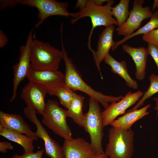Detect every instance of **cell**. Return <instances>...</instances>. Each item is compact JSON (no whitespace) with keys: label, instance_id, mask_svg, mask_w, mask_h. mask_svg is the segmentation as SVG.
Returning <instances> with one entry per match:
<instances>
[{"label":"cell","instance_id":"cell-1","mask_svg":"<svg viewBox=\"0 0 158 158\" xmlns=\"http://www.w3.org/2000/svg\"><path fill=\"white\" fill-rule=\"evenodd\" d=\"M62 37H61V50L63 54L62 59L65 66L63 84L73 91L78 90L86 93L90 97L93 98L100 103L105 109L109 107V103L119 101L123 97L121 95L117 97L108 96L95 90L83 80L71 59L68 56L64 48Z\"/></svg>","mask_w":158,"mask_h":158},{"label":"cell","instance_id":"cell-2","mask_svg":"<svg viewBox=\"0 0 158 158\" xmlns=\"http://www.w3.org/2000/svg\"><path fill=\"white\" fill-rule=\"evenodd\" d=\"M114 3V0H108L105 5H100L96 4L94 0H85L84 6L76 12V18L71 19L70 22L73 24L83 18L88 17L90 18L92 27L88 38L87 46L91 51L93 49L91 46V40L96 28L101 26L105 28L112 25L118 26V22L113 17L111 11Z\"/></svg>","mask_w":158,"mask_h":158},{"label":"cell","instance_id":"cell-3","mask_svg":"<svg viewBox=\"0 0 158 158\" xmlns=\"http://www.w3.org/2000/svg\"><path fill=\"white\" fill-rule=\"evenodd\" d=\"M63 56L61 50L34 38L30 51L31 69L58 70Z\"/></svg>","mask_w":158,"mask_h":158},{"label":"cell","instance_id":"cell-4","mask_svg":"<svg viewBox=\"0 0 158 158\" xmlns=\"http://www.w3.org/2000/svg\"><path fill=\"white\" fill-rule=\"evenodd\" d=\"M134 133L131 128L112 126L104 153L109 158H131L134 153Z\"/></svg>","mask_w":158,"mask_h":158},{"label":"cell","instance_id":"cell-5","mask_svg":"<svg viewBox=\"0 0 158 158\" xmlns=\"http://www.w3.org/2000/svg\"><path fill=\"white\" fill-rule=\"evenodd\" d=\"M99 102L96 99L90 97L89 109L84 114L83 127L89 134L90 143L96 154L104 153L102 146L104 126Z\"/></svg>","mask_w":158,"mask_h":158},{"label":"cell","instance_id":"cell-6","mask_svg":"<svg viewBox=\"0 0 158 158\" xmlns=\"http://www.w3.org/2000/svg\"><path fill=\"white\" fill-rule=\"evenodd\" d=\"M42 115V123L54 134L65 140L73 138L66 121V110L60 107L58 102L48 99Z\"/></svg>","mask_w":158,"mask_h":158},{"label":"cell","instance_id":"cell-7","mask_svg":"<svg viewBox=\"0 0 158 158\" xmlns=\"http://www.w3.org/2000/svg\"><path fill=\"white\" fill-rule=\"evenodd\" d=\"M19 3L36 8L38 11L39 21L35 27L37 28L48 17L54 16L66 17H76V13H70L68 8L69 4L67 2H61L55 0H18Z\"/></svg>","mask_w":158,"mask_h":158},{"label":"cell","instance_id":"cell-8","mask_svg":"<svg viewBox=\"0 0 158 158\" xmlns=\"http://www.w3.org/2000/svg\"><path fill=\"white\" fill-rule=\"evenodd\" d=\"M33 31L34 29L31 30L28 36L25 44L20 47L18 62L13 66V90L12 97L10 100L11 102L16 98L18 88L21 82L27 77L31 70L30 51L34 39Z\"/></svg>","mask_w":158,"mask_h":158},{"label":"cell","instance_id":"cell-9","mask_svg":"<svg viewBox=\"0 0 158 158\" xmlns=\"http://www.w3.org/2000/svg\"><path fill=\"white\" fill-rule=\"evenodd\" d=\"M144 2V0H135L133 1V7L127 19L116 29L118 35L124 37L131 35L140 28L144 20L151 17L153 13L151 8L143 7Z\"/></svg>","mask_w":158,"mask_h":158},{"label":"cell","instance_id":"cell-10","mask_svg":"<svg viewBox=\"0 0 158 158\" xmlns=\"http://www.w3.org/2000/svg\"><path fill=\"white\" fill-rule=\"evenodd\" d=\"M37 112L34 109L27 106L23 110L26 117L35 125L37 136L44 141L46 154L51 158H64L62 147L50 137L37 118Z\"/></svg>","mask_w":158,"mask_h":158},{"label":"cell","instance_id":"cell-11","mask_svg":"<svg viewBox=\"0 0 158 158\" xmlns=\"http://www.w3.org/2000/svg\"><path fill=\"white\" fill-rule=\"evenodd\" d=\"M64 75L58 70H34L31 69L27 78L29 81L45 87L48 94L55 96L59 86L63 84Z\"/></svg>","mask_w":158,"mask_h":158},{"label":"cell","instance_id":"cell-12","mask_svg":"<svg viewBox=\"0 0 158 158\" xmlns=\"http://www.w3.org/2000/svg\"><path fill=\"white\" fill-rule=\"evenodd\" d=\"M143 95L140 90L134 93L129 91L120 100L111 103L102 112L104 127L111 125L117 117L124 114L128 108L139 100Z\"/></svg>","mask_w":158,"mask_h":158},{"label":"cell","instance_id":"cell-13","mask_svg":"<svg viewBox=\"0 0 158 158\" xmlns=\"http://www.w3.org/2000/svg\"><path fill=\"white\" fill-rule=\"evenodd\" d=\"M47 94V90L43 86L29 81L23 88L21 97L27 107L34 109L42 115L46 103L45 98Z\"/></svg>","mask_w":158,"mask_h":158},{"label":"cell","instance_id":"cell-14","mask_svg":"<svg viewBox=\"0 0 158 158\" xmlns=\"http://www.w3.org/2000/svg\"><path fill=\"white\" fill-rule=\"evenodd\" d=\"M115 29L114 25L105 28L99 36L96 51L93 50L91 51L95 65L102 79L103 78L100 71V64L109 54L110 49L115 44L116 42L113 39V33Z\"/></svg>","mask_w":158,"mask_h":158},{"label":"cell","instance_id":"cell-15","mask_svg":"<svg viewBox=\"0 0 158 158\" xmlns=\"http://www.w3.org/2000/svg\"><path fill=\"white\" fill-rule=\"evenodd\" d=\"M62 147L64 158H92L96 154L90 143L82 138L65 140Z\"/></svg>","mask_w":158,"mask_h":158},{"label":"cell","instance_id":"cell-16","mask_svg":"<svg viewBox=\"0 0 158 158\" xmlns=\"http://www.w3.org/2000/svg\"><path fill=\"white\" fill-rule=\"evenodd\" d=\"M0 124L4 128L24 134L35 140L38 139L35 133L32 130L29 125L20 115L0 111Z\"/></svg>","mask_w":158,"mask_h":158},{"label":"cell","instance_id":"cell-17","mask_svg":"<svg viewBox=\"0 0 158 158\" xmlns=\"http://www.w3.org/2000/svg\"><path fill=\"white\" fill-rule=\"evenodd\" d=\"M122 49L132 57L135 65L136 78L142 80L145 78V70L148 54L147 49L143 47H135L124 44Z\"/></svg>","mask_w":158,"mask_h":158},{"label":"cell","instance_id":"cell-18","mask_svg":"<svg viewBox=\"0 0 158 158\" xmlns=\"http://www.w3.org/2000/svg\"><path fill=\"white\" fill-rule=\"evenodd\" d=\"M150 106V104H148L140 109L127 112L114 120L111 125L112 126L123 129H130L135 122L149 114L147 110Z\"/></svg>","mask_w":158,"mask_h":158},{"label":"cell","instance_id":"cell-19","mask_svg":"<svg viewBox=\"0 0 158 158\" xmlns=\"http://www.w3.org/2000/svg\"><path fill=\"white\" fill-rule=\"evenodd\" d=\"M104 61L106 63L111 67L112 72L118 75L124 80L128 86L134 90L138 88L137 81L131 77L128 73L125 61H118L109 54Z\"/></svg>","mask_w":158,"mask_h":158},{"label":"cell","instance_id":"cell-20","mask_svg":"<svg viewBox=\"0 0 158 158\" xmlns=\"http://www.w3.org/2000/svg\"><path fill=\"white\" fill-rule=\"evenodd\" d=\"M0 135L10 140L17 143L23 147L24 154L33 152L35 140L13 130L5 128L0 124Z\"/></svg>","mask_w":158,"mask_h":158},{"label":"cell","instance_id":"cell-21","mask_svg":"<svg viewBox=\"0 0 158 158\" xmlns=\"http://www.w3.org/2000/svg\"><path fill=\"white\" fill-rule=\"evenodd\" d=\"M84 97L75 93L73 101L66 110L67 117L71 118L78 126L83 127L84 114L83 108Z\"/></svg>","mask_w":158,"mask_h":158},{"label":"cell","instance_id":"cell-22","mask_svg":"<svg viewBox=\"0 0 158 158\" xmlns=\"http://www.w3.org/2000/svg\"><path fill=\"white\" fill-rule=\"evenodd\" d=\"M158 28V10H156L153 13L150 20L146 24L131 35L124 37L122 39L116 42L115 44L111 49L114 51L119 46L123 44L131 38L140 35H143Z\"/></svg>","mask_w":158,"mask_h":158},{"label":"cell","instance_id":"cell-23","mask_svg":"<svg viewBox=\"0 0 158 158\" xmlns=\"http://www.w3.org/2000/svg\"><path fill=\"white\" fill-rule=\"evenodd\" d=\"M130 2L129 0H121L116 5L111 8L112 14L118 22V27L124 23L128 17Z\"/></svg>","mask_w":158,"mask_h":158},{"label":"cell","instance_id":"cell-24","mask_svg":"<svg viewBox=\"0 0 158 158\" xmlns=\"http://www.w3.org/2000/svg\"><path fill=\"white\" fill-rule=\"evenodd\" d=\"M149 79L150 83L148 89L144 93L142 97L134 107L128 110L127 112L137 109L143 104L145 101L147 99L158 92V75L152 73L150 76Z\"/></svg>","mask_w":158,"mask_h":158},{"label":"cell","instance_id":"cell-25","mask_svg":"<svg viewBox=\"0 0 158 158\" xmlns=\"http://www.w3.org/2000/svg\"><path fill=\"white\" fill-rule=\"evenodd\" d=\"M75 94L72 89L63 84L58 88L55 96L58 98L61 103L67 109L73 101Z\"/></svg>","mask_w":158,"mask_h":158},{"label":"cell","instance_id":"cell-26","mask_svg":"<svg viewBox=\"0 0 158 158\" xmlns=\"http://www.w3.org/2000/svg\"><path fill=\"white\" fill-rule=\"evenodd\" d=\"M142 38L145 42L158 46V28L142 35Z\"/></svg>","mask_w":158,"mask_h":158},{"label":"cell","instance_id":"cell-27","mask_svg":"<svg viewBox=\"0 0 158 158\" xmlns=\"http://www.w3.org/2000/svg\"><path fill=\"white\" fill-rule=\"evenodd\" d=\"M147 49L148 54H150L153 59L158 69V46L148 43Z\"/></svg>","mask_w":158,"mask_h":158},{"label":"cell","instance_id":"cell-28","mask_svg":"<svg viewBox=\"0 0 158 158\" xmlns=\"http://www.w3.org/2000/svg\"><path fill=\"white\" fill-rule=\"evenodd\" d=\"M44 152V150L42 149L38 150L36 152H33L26 154H24L22 155L15 154L11 158H42Z\"/></svg>","mask_w":158,"mask_h":158},{"label":"cell","instance_id":"cell-29","mask_svg":"<svg viewBox=\"0 0 158 158\" xmlns=\"http://www.w3.org/2000/svg\"><path fill=\"white\" fill-rule=\"evenodd\" d=\"M19 4L18 0H1L0 1V8L2 10L6 8L13 7Z\"/></svg>","mask_w":158,"mask_h":158},{"label":"cell","instance_id":"cell-30","mask_svg":"<svg viewBox=\"0 0 158 158\" xmlns=\"http://www.w3.org/2000/svg\"><path fill=\"white\" fill-rule=\"evenodd\" d=\"M13 146L10 143L6 141L0 142V151L3 154L6 153L8 150H13Z\"/></svg>","mask_w":158,"mask_h":158},{"label":"cell","instance_id":"cell-31","mask_svg":"<svg viewBox=\"0 0 158 158\" xmlns=\"http://www.w3.org/2000/svg\"><path fill=\"white\" fill-rule=\"evenodd\" d=\"M8 39L6 35L0 30V48L4 47L8 43Z\"/></svg>","mask_w":158,"mask_h":158},{"label":"cell","instance_id":"cell-32","mask_svg":"<svg viewBox=\"0 0 158 158\" xmlns=\"http://www.w3.org/2000/svg\"><path fill=\"white\" fill-rule=\"evenodd\" d=\"M92 158H109V157L104 153L96 154Z\"/></svg>","mask_w":158,"mask_h":158},{"label":"cell","instance_id":"cell-33","mask_svg":"<svg viewBox=\"0 0 158 158\" xmlns=\"http://www.w3.org/2000/svg\"><path fill=\"white\" fill-rule=\"evenodd\" d=\"M154 100L156 102V106L154 108V110H157V117L158 116V97H155L153 98Z\"/></svg>","mask_w":158,"mask_h":158},{"label":"cell","instance_id":"cell-34","mask_svg":"<svg viewBox=\"0 0 158 158\" xmlns=\"http://www.w3.org/2000/svg\"><path fill=\"white\" fill-rule=\"evenodd\" d=\"M157 8H158V0H154L152 6V11H154Z\"/></svg>","mask_w":158,"mask_h":158},{"label":"cell","instance_id":"cell-35","mask_svg":"<svg viewBox=\"0 0 158 158\" xmlns=\"http://www.w3.org/2000/svg\"></svg>","mask_w":158,"mask_h":158}]
</instances>
